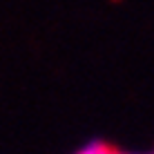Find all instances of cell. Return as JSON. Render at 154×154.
I'll return each mask as SVG.
<instances>
[{
	"instance_id": "obj_1",
	"label": "cell",
	"mask_w": 154,
	"mask_h": 154,
	"mask_svg": "<svg viewBox=\"0 0 154 154\" xmlns=\"http://www.w3.org/2000/svg\"><path fill=\"white\" fill-rule=\"evenodd\" d=\"M74 154H134V152H123V150H116V147L107 145V143H103V141H92V143L83 145L81 150L74 152Z\"/></svg>"
}]
</instances>
